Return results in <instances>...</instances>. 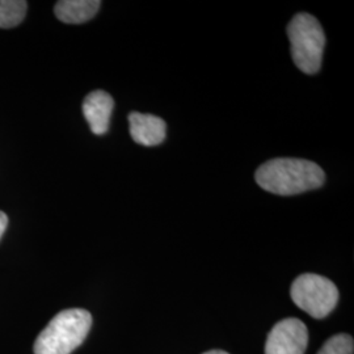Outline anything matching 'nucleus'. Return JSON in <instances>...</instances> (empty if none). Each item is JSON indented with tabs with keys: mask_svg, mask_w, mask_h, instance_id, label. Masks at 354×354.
<instances>
[{
	"mask_svg": "<svg viewBox=\"0 0 354 354\" xmlns=\"http://www.w3.org/2000/svg\"><path fill=\"white\" fill-rule=\"evenodd\" d=\"M257 184L277 196H295L317 189L324 184V171L314 162L294 158H279L259 167Z\"/></svg>",
	"mask_w": 354,
	"mask_h": 354,
	"instance_id": "1",
	"label": "nucleus"
},
{
	"mask_svg": "<svg viewBox=\"0 0 354 354\" xmlns=\"http://www.w3.org/2000/svg\"><path fill=\"white\" fill-rule=\"evenodd\" d=\"M92 317L82 308L64 310L38 335L35 354H70L86 340Z\"/></svg>",
	"mask_w": 354,
	"mask_h": 354,
	"instance_id": "2",
	"label": "nucleus"
},
{
	"mask_svg": "<svg viewBox=\"0 0 354 354\" xmlns=\"http://www.w3.org/2000/svg\"><path fill=\"white\" fill-rule=\"evenodd\" d=\"M288 36L295 66L308 75L319 73L326 46V35L317 19L308 13L295 15L288 26Z\"/></svg>",
	"mask_w": 354,
	"mask_h": 354,
	"instance_id": "3",
	"label": "nucleus"
},
{
	"mask_svg": "<svg viewBox=\"0 0 354 354\" xmlns=\"http://www.w3.org/2000/svg\"><path fill=\"white\" fill-rule=\"evenodd\" d=\"M290 294L292 302L315 319L329 315L339 302L336 285L330 279L311 273L295 279Z\"/></svg>",
	"mask_w": 354,
	"mask_h": 354,
	"instance_id": "4",
	"label": "nucleus"
},
{
	"mask_svg": "<svg viewBox=\"0 0 354 354\" xmlns=\"http://www.w3.org/2000/svg\"><path fill=\"white\" fill-rule=\"evenodd\" d=\"M308 344V330L304 322L295 317L283 319L269 332L266 354H304Z\"/></svg>",
	"mask_w": 354,
	"mask_h": 354,
	"instance_id": "5",
	"label": "nucleus"
},
{
	"mask_svg": "<svg viewBox=\"0 0 354 354\" xmlns=\"http://www.w3.org/2000/svg\"><path fill=\"white\" fill-rule=\"evenodd\" d=\"M113 108V97L105 91H93L84 99L83 114L93 134L104 136L108 131Z\"/></svg>",
	"mask_w": 354,
	"mask_h": 354,
	"instance_id": "6",
	"label": "nucleus"
},
{
	"mask_svg": "<svg viewBox=\"0 0 354 354\" xmlns=\"http://www.w3.org/2000/svg\"><path fill=\"white\" fill-rule=\"evenodd\" d=\"M129 125L131 138L142 146H158L165 140L167 125L160 117L153 114L131 112L129 114Z\"/></svg>",
	"mask_w": 354,
	"mask_h": 354,
	"instance_id": "7",
	"label": "nucleus"
},
{
	"mask_svg": "<svg viewBox=\"0 0 354 354\" xmlns=\"http://www.w3.org/2000/svg\"><path fill=\"white\" fill-rule=\"evenodd\" d=\"M100 6L99 0H61L55 4L54 12L62 23L83 24L95 17Z\"/></svg>",
	"mask_w": 354,
	"mask_h": 354,
	"instance_id": "8",
	"label": "nucleus"
},
{
	"mask_svg": "<svg viewBox=\"0 0 354 354\" xmlns=\"http://www.w3.org/2000/svg\"><path fill=\"white\" fill-rule=\"evenodd\" d=\"M28 3L24 0H0V28L8 29L21 24Z\"/></svg>",
	"mask_w": 354,
	"mask_h": 354,
	"instance_id": "9",
	"label": "nucleus"
},
{
	"mask_svg": "<svg viewBox=\"0 0 354 354\" xmlns=\"http://www.w3.org/2000/svg\"><path fill=\"white\" fill-rule=\"evenodd\" d=\"M353 337L346 333H340L324 342L317 354H353Z\"/></svg>",
	"mask_w": 354,
	"mask_h": 354,
	"instance_id": "10",
	"label": "nucleus"
},
{
	"mask_svg": "<svg viewBox=\"0 0 354 354\" xmlns=\"http://www.w3.org/2000/svg\"><path fill=\"white\" fill-rule=\"evenodd\" d=\"M7 225H8V216L6 215V213L0 212V239H1V236L6 231V228H7Z\"/></svg>",
	"mask_w": 354,
	"mask_h": 354,
	"instance_id": "11",
	"label": "nucleus"
},
{
	"mask_svg": "<svg viewBox=\"0 0 354 354\" xmlns=\"http://www.w3.org/2000/svg\"><path fill=\"white\" fill-rule=\"evenodd\" d=\"M203 354H230L227 352H223V351H210V352H206Z\"/></svg>",
	"mask_w": 354,
	"mask_h": 354,
	"instance_id": "12",
	"label": "nucleus"
}]
</instances>
